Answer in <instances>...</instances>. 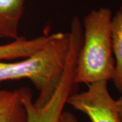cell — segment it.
Returning <instances> with one entry per match:
<instances>
[{"label":"cell","instance_id":"6da1fadb","mask_svg":"<svg viewBox=\"0 0 122 122\" xmlns=\"http://www.w3.org/2000/svg\"><path fill=\"white\" fill-rule=\"evenodd\" d=\"M70 44L69 32H58L47 46L24 60L15 62H0V83L29 79L38 92L34 102L39 106L46 104L62 77Z\"/></svg>","mask_w":122,"mask_h":122},{"label":"cell","instance_id":"7a4b0ae2","mask_svg":"<svg viewBox=\"0 0 122 122\" xmlns=\"http://www.w3.org/2000/svg\"><path fill=\"white\" fill-rule=\"evenodd\" d=\"M111 9L93 10L83 20V41L75 71L76 84L89 85L112 81L115 75L111 24Z\"/></svg>","mask_w":122,"mask_h":122},{"label":"cell","instance_id":"3957f363","mask_svg":"<svg viewBox=\"0 0 122 122\" xmlns=\"http://www.w3.org/2000/svg\"><path fill=\"white\" fill-rule=\"evenodd\" d=\"M76 62L69 58L58 86L51 99L42 106L34 102L29 88L22 87V101L27 114V122H58L70 95L76 92L77 86L74 81Z\"/></svg>","mask_w":122,"mask_h":122},{"label":"cell","instance_id":"277c9868","mask_svg":"<svg viewBox=\"0 0 122 122\" xmlns=\"http://www.w3.org/2000/svg\"><path fill=\"white\" fill-rule=\"evenodd\" d=\"M66 104L86 114L91 122H122L107 81L89 84L86 91L72 94Z\"/></svg>","mask_w":122,"mask_h":122},{"label":"cell","instance_id":"5b68a950","mask_svg":"<svg viewBox=\"0 0 122 122\" xmlns=\"http://www.w3.org/2000/svg\"><path fill=\"white\" fill-rule=\"evenodd\" d=\"M57 33L50 35H43L28 39L19 36L8 44L0 45V61L25 58L30 56L52 41Z\"/></svg>","mask_w":122,"mask_h":122},{"label":"cell","instance_id":"8992f818","mask_svg":"<svg viewBox=\"0 0 122 122\" xmlns=\"http://www.w3.org/2000/svg\"><path fill=\"white\" fill-rule=\"evenodd\" d=\"M25 1L0 0V38L14 40L19 37V25Z\"/></svg>","mask_w":122,"mask_h":122},{"label":"cell","instance_id":"52a82bcc","mask_svg":"<svg viewBox=\"0 0 122 122\" xmlns=\"http://www.w3.org/2000/svg\"><path fill=\"white\" fill-rule=\"evenodd\" d=\"M0 122H27L21 88L0 89Z\"/></svg>","mask_w":122,"mask_h":122},{"label":"cell","instance_id":"ba28073f","mask_svg":"<svg viewBox=\"0 0 122 122\" xmlns=\"http://www.w3.org/2000/svg\"><path fill=\"white\" fill-rule=\"evenodd\" d=\"M111 35L115 60V75L112 81L117 90L122 94V8L112 17Z\"/></svg>","mask_w":122,"mask_h":122},{"label":"cell","instance_id":"9c48e42d","mask_svg":"<svg viewBox=\"0 0 122 122\" xmlns=\"http://www.w3.org/2000/svg\"><path fill=\"white\" fill-rule=\"evenodd\" d=\"M58 122H78L74 114L69 111H62Z\"/></svg>","mask_w":122,"mask_h":122},{"label":"cell","instance_id":"30bf717a","mask_svg":"<svg viewBox=\"0 0 122 122\" xmlns=\"http://www.w3.org/2000/svg\"><path fill=\"white\" fill-rule=\"evenodd\" d=\"M121 96L118 98L117 100H115V105H116V108L117 110L119 115L120 117V119L122 122V94Z\"/></svg>","mask_w":122,"mask_h":122}]
</instances>
